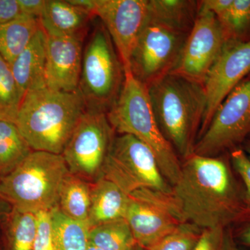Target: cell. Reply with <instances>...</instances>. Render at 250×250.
Segmentation results:
<instances>
[{"label": "cell", "mask_w": 250, "mask_h": 250, "mask_svg": "<svg viewBox=\"0 0 250 250\" xmlns=\"http://www.w3.org/2000/svg\"><path fill=\"white\" fill-rule=\"evenodd\" d=\"M171 197L181 221L202 229L229 227L248 208L229 161L192 154L182 162Z\"/></svg>", "instance_id": "cell-1"}, {"label": "cell", "mask_w": 250, "mask_h": 250, "mask_svg": "<svg viewBox=\"0 0 250 250\" xmlns=\"http://www.w3.org/2000/svg\"><path fill=\"white\" fill-rule=\"evenodd\" d=\"M86 109L80 90L44 87L24 95L15 123L33 150L62 154Z\"/></svg>", "instance_id": "cell-2"}, {"label": "cell", "mask_w": 250, "mask_h": 250, "mask_svg": "<svg viewBox=\"0 0 250 250\" xmlns=\"http://www.w3.org/2000/svg\"><path fill=\"white\" fill-rule=\"evenodd\" d=\"M158 125L178 155L193 154L207 101L203 85L169 73L147 87Z\"/></svg>", "instance_id": "cell-3"}, {"label": "cell", "mask_w": 250, "mask_h": 250, "mask_svg": "<svg viewBox=\"0 0 250 250\" xmlns=\"http://www.w3.org/2000/svg\"><path fill=\"white\" fill-rule=\"evenodd\" d=\"M125 72L121 93L106 113L108 121L116 132L137 138L152 151L163 175L172 187L180 175L182 162L158 125L147 87L131 70Z\"/></svg>", "instance_id": "cell-4"}, {"label": "cell", "mask_w": 250, "mask_h": 250, "mask_svg": "<svg viewBox=\"0 0 250 250\" xmlns=\"http://www.w3.org/2000/svg\"><path fill=\"white\" fill-rule=\"evenodd\" d=\"M68 174L62 154L33 151L17 168L1 177L0 197L22 211H49L58 206Z\"/></svg>", "instance_id": "cell-5"}, {"label": "cell", "mask_w": 250, "mask_h": 250, "mask_svg": "<svg viewBox=\"0 0 250 250\" xmlns=\"http://www.w3.org/2000/svg\"><path fill=\"white\" fill-rule=\"evenodd\" d=\"M125 73L116 47L101 22L83 49L78 89L87 109L107 113L121 93Z\"/></svg>", "instance_id": "cell-6"}, {"label": "cell", "mask_w": 250, "mask_h": 250, "mask_svg": "<svg viewBox=\"0 0 250 250\" xmlns=\"http://www.w3.org/2000/svg\"><path fill=\"white\" fill-rule=\"evenodd\" d=\"M103 178L116 184L128 195L141 189L166 193L172 189L152 151L129 134L116 136L104 166Z\"/></svg>", "instance_id": "cell-7"}, {"label": "cell", "mask_w": 250, "mask_h": 250, "mask_svg": "<svg viewBox=\"0 0 250 250\" xmlns=\"http://www.w3.org/2000/svg\"><path fill=\"white\" fill-rule=\"evenodd\" d=\"M115 138L106 113L86 109L62 153L69 172L90 184L103 178Z\"/></svg>", "instance_id": "cell-8"}, {"label": "cell", "mask_w": 250, "mask_h": 250, "mask_svg": "<svg viewBox=\"0 0 250 250\" xmlns=\"http://www.w3.org/2000/svg\"><path fill=\"white\" fill-rule=\"evenodd\" d=\"M250 136V77L230 93L217 108L197 140L194 154L218 156L239 148Z\"/></svg>", "instance_id": "cell-9"}, {"label": "cell", "mask_w": 250, "mask_h": 250, "mask_svg": "<svg viewBox=\"0 0 250 250\" xmlns=\"http://www.w3.org/2000/svg\"><path fill=\"white\" fill-rule=\"evenodd\" d=\"M188 34L148 20L130 59L133 75L146 86L170 73Z\"/></svg>", "instance_id": "cell-10"}, {"label": "cell", "mask_w": 250, "mask_h": 250, "mask_svg": "<svg viewBox=\"0 0 250 250\" xmlns=\"http://www.w3.org/2000/svg\"><path fill=\"white\" fill-rule=\"evenodd\" d=\"M125 220L138 245L147 249L172 232L181 221L170 192L141 189L130 194Z\"/></svg>", "instance_id": "cell-11"}, {"label": "cell", "mask_w": 250, "mask_h": 250, "mask_svg": "<svg viewBox=\"0 0 250 250\" xmlns=\"http://www.w3.org/2000/svg\"><path fill=\"white\" fill-rule=\"evenodd\" d=\"M228 41L214 15L199 10L178 62L171 73L203 85L206 77Z\"/></svg>", "instance_id": "cell-12"}, {"label": "cell", "mask_w": 250, "mask_h": 250, "mask_svg": "<svg viewBox=\"0 0 250 250\" xmlns=\"http://www.w3.org/2000/svg\"><path fill=\"white\" fill-rule=\"evenodd\" d=\"M94 16L101 20L124 65L130 59L149 17V0H95Z\"/></svg>", "instance_id": "cell-13"}, {"label": "cell", "mask_w": 250, "mask_h": 250, "mask_svg": "<svg viewBox=\"0 0 250 250\" xmlns=\"http://www.w3.org/2000/svg\"><path fill=\"white\" fill-rule=\"evenodd\" d=\"M250 75V41H228L203 83L207 108L198 139L220 104Z\"/></svg>", "instance_id": "cell-14"}, {"label": "cell", "mask_w": 250, "mask_h": 250, "mask_svg": "<svg viewBox=\"0 0 250 250\" xmlns=\"http://www.w3.org/2000/svg\"><path fill=\"white\" fill-rule=\"evenodd\" d=\"M83 41L82 37L47 35L46 87L59 91L78 90L83 60Z\"/></svg>", "instance_id": "cell-15"}, {"label": "cell", "mask_w": 250, "mask_h": 250, "mask_svg": "<svg viewBox=\"0 0 250 250\" xmlns=\"http://www.w3.org/2000/svg\"><path fill=\"white\" fill-rule=\"evenodd\" d=\"M93 16L68 0H47L39 22L47 36L83 38Z\"/></svg>", "instance_id": "cell-16"}, {"label": "cell", "mask_w": 250, "mask_h": 250, "mask_svg": "<svg viewBox=\"0 0 250 250\" xmlns=\"http://www.w3.org/2000/svg\"><path fill=\"white\" fill-rule=\"evenodd\" d=\"M47 35L41 27L26 49L10 64L22 95L46 87Z\"/></svg>", "instance_id": "cell-17"}, {"label": "cell", "mask_w": 250, "mask_h": 250, "mask_svg": "<svg viewBox=\"0 0 250 250\" xmlns=\"http://www.w3.org/2000/svg\"><path fill=\"white\" fill-rule=\"evenodd\" d=\"M129 195L104 178L91 184V199L88 227L125 218Z\"/></svg>", "instance_id": "cell-18"}, {"label": "cell", "mask_w": 250, "mask_h": 250, "mask_svg": "<svg viewBox=\"0 0 250 250\" xmlns=\"http://www.w3.org/2000/svg\"><path fill=\"white\" fill-rule=\"evenodd\" d=\"M198 11L199 1L149 0L148 20L189 34Z\"/></svg>", "instance_id": "cell-19"}, {"label": "cell", "mask_w": 250, "mask_h": 250, "mask_svg": "<svg viewBox=\"0 0 250 250\" xmlns=\"http://www.w3.org/2000/svg\"><path fill=\"white\" fill-rule=\"evenodd\" d=\"M40 28L39 19L22 14L0 24V56L11 64L29 45Z\"/></svg>", "instance_id": "cell-20"}, {"label": "cell", "mask_w": 250, "mask_h": 250, "mask_svg": "<svg viewBox=\"0 0 250 250\" xmlns=\"http://www.w3.org/2000/svg\"><path fill=\"white\" fill-rule=\"evenodd\" d=\"M91 184L69 172L62 182L59 195L58 207L61 211L68 218L87 226L91 199Z\"/></svg>", "instance_id": "cell-21"}, {"label": "cell", "mask_w": 250, "mask_h": 250, "mask_svg": "<svg viewBox=\"0 0 250 250\" xmlns=\"http://www.w3.org/2000/svg\"><path fill=\"white\" fill-rule=\"evenodd\" d=\"M14 122L0 119V177H6L33 152Z\"/></svg>", "instance_id": "cell-22"}, {"label": "cell", "mask_w": 250, "mask_h": 250, "mask_svg": "<svg viewBox=\"0 0 250 250\" xmlns=\"http://www.w3.org/2000/svg\"><path fill=\"white\" fill-rule=\"evenodd\" d=\"M49 213L55 250H87L89 228L86 225L64 215L58 206L49 210Z\"/></svg>", "instance_id": "cell-23"}, {"label": "cell", "mask_w": 250, "mask_h": 250, "mask_svg": "<svg viewBox=\"0 0 250 250\" xmlns=\"http://www.w3.org/2000/svg\"><path fill=\"white\" fill-rule=\"evenodd\" d=\"M4 229L6 250H33L37 230L36 213L13 208L1 225Z\"/></svg>", "instance_id": "cell-24"}, {"label": "cell", "mask_w": 250, "mask_h": 250, "mask_svg": "<svg viewBox=\"0 0 250 250\" xmlns=\"http://www.w3.org/2000/svg\"><path fill=\"white\" fill-rule=\"evenodd\" d=\"M88 240L103 250H128L136 243L125 218L90 228Z\"/></svg>", "instance_id": "cell-25"}, {"label": "cell", "mask_w": 250, "mask_h": 250, "mask_svg": "<svg viewBox=\"0 0 250 250\" xmlns=\"http://www.w3.org/2000/svg\"><path fill=\"white\" fill-rule=\"evenodd\" d=\"M23 98L11 65L0 56V119L15 123Z\"/></svg>", "instance_id": "cell-26"}, {"label": "cell", "mask_w": 250, "mask_h": 250, "mask_svg": "<svg viewBox=\"0 0 250 250\" xmlns=\"http://www.w3.org/2000/svg\"><path fill=\"white\" fill-rule=\"evenodd\" d=\"M218 21L229 41H250V0H233L228 12Z\"/></svg>", "instance_id": "cell-27"}, {"label": "cell", "mask_w": 250, "mask_h": 250, "mask_svg": "<svg viewBox=\"0 0 250 250\" xmlns=\"http://www.w3.org/2000/svg\"><path fill=\"white\" fill-rule=\"evenodd\" d=\"M202 229L182 223L172 232L164 237L147 250H192L200 239Z\"/></svg>", "instance_id": "cell-28"}, {"label": "cell", "mask_w": 250, "mask_h": 250, "mask_svg": "<svg viewBox=\"0 0 250 250\" xmlns=\"http://www.w3.org/2000/svg\"><path fill=\"white\" fill-rule=\"evenodd\" d=\"M235 237L228 227L202 229L201 236L192 250H237Z\"/></svg>", "instance_id": "cell-29"}, {"label": "cell", "mask_w": 250, "mask_h": 250, "mask_svg": "<svg viewBox=\"0 0 250 250\" xmlns=\"http://www.w3.org/2000/svg\"><path fill=\"white\" fill-rule=\"evenodd\" d=\"M36 216L37 230L33 250H55L50 213L41 211L36 213Z\"/></svg>", "instance_id": "cell-30"}, {"label": "cell", "mask_w": 250, "mask_h": 250, "mask_svg": "<svg viewBox=\"0 0 250 250\" xmlns=\"http://www.w3.org/2000/svg\"><path fill=\"white\" fill-rule=\"evenodd\" d=\"M230 161L233 168L241 177L245 185L244 197L250 208V159L242 148H236L230 152Z\"/></svg>", "instance_id": "cell-31"}, {"label": "cell", "mask_w": 250, "mask_h": 250, "mask_svg": "<svg viewBox=\"0 0 250 250\" xmlns=\"http://www.w3.org/2000/svg\"><path fill=\"white\" fill-rule=\"evenodd\" d=\"M233 0H203L199 1V10L207 11L220 20L228 12Z\"/></svg>", "instance_id": "cell-32"}, {"label": "cell", "mask_w": 250, "mask_h": 250, "mask_svg": "<svg viewBox=\"0 0 250 250\" xmlns=\"http://www.w3.org/2000/svg\"><path fill=\"white\" fill-rule=\"evenodd\" d=\"M21 15L18 0H0V24L9 22Z\"/></svg>", "instance_id": "cell-33"}, {"label": "cell", "mask_w": 250, "mask_h": 250, "mask_svg": "<svg viewBox=\"0 0 250 250\" xmlns=\"http://www.w3.org/2000/svg\"><path fill=\"white\" fill-rule=\"evenodd\" d=\"M47 0H18L21 14L40 19Z\"/></svg>", "instance_id": "cell-34"}, {"label": "cell", "mask_w": 250, "mask_h": 250, "mask_svg": "<svg viewBox=\"0 0 250 250\" xmlns=\"http://www.w3.org/2000/svg\"><path fill=\"white\" fill-rule=\"evenodd\" d=\"M13 206L0 197V225L7 220L13 210Z\"/></svg>", "instance_id": "cell-35"}, {"label": "cell", "mask_w": 250, "mask_h": 250, "mask_svg": "<svg viewBox=\"0 0 250 250\" xmlns=\"http://www.w3.org/2000/svg\"><path fill=\"white\" fill-rule=\"evenodd\" d=\"M237 239L243 246L250 248V223L246 228L242 229L238 233Z\"/></svg>", "instance_id": "cell-36"}, {"label": "cell", "mask_w": 250, "mask_h": 250, "mask_svg": "<svg viewBox=\"0 0 250 250\" xmlns=\"http://www.w3.org/2000/svg\"><path fill=\"white\" fill-rule=\"evenodd\" d=\"M243 148L242 149L244 150V152L246 153L247 156L250 159V139H247L243 144L242 145Z\"/></svg>", "instance_id": "cell-37"}, {"label": "cell", "mask_w": 250, "mask_h": 250, "mask_svg": "<svg viewBox=\"0 0 250 250\" xmlns=\"http://www.w3.org/2000/svg\"><path fill=\"white\" fill-rule=\"evenodd\" d=\"M128 250H147V249L143 248V247H141V246H139V245H138L137 243H136V244L134 245V246L131 247V248H130Z\"/></svg>", "instance_id": "cell-38"}, {"label": "cell", "mask_w": 250, "mask_h": 250, "mask_svg": "<svg viewBox=\"0 0 250 250\" xmlns=\"http://www.w3.org/2000/svg\"><path fill=\"white\" fill-rule=\"evenodd\" d=\"M87 250H103L101 249V248H98V247L94 246V245L91 244V243H89L88 244V248H87Z\"/></svg>", "instance_id": "cell-39"}, {"label": "cell", "mask_w": 250, "mask_h": 250, "mask_svg": "<svg viewBox=\"0 0 250 250\" xmlns=\"http://www.w3.org/2000/svg\"><path fill=\"white\" fill-rule=\"evenodd\" d=\"M242 250L238 249V250Z\"/></svg>", "instance_id": "cell-40"}, {"label": "cell", "mask_w": 250, "mask_h": 250, "mask_svg": "<svg viewBox=\"0 0 250 250\" xmlns=\"http://www.w3.org/2000/svg\"><path fill=\"white\" fill-rule=\"evenodd\" d=\"M248 77H250V75H249V76H248Z\"/></svg>", "instance_id": "cell-41"}, {"label": "cell", "mask_w": 250, "mask_h": 250, "mask_svg": "<svg viewBox=\"0 0 250 250\" xmlns=\"http://www.w3.org/2000/svg\"><path fill=\"white\" fill-rule=\"evenodd\" d=\"M0 180H1V177H0Z\"/></svg>", "instance_id": "cell-42"}, {"label": "cell", "mask_w": 250, "mask_h": 250, "mask_svg": "<svg viewBox=\"0 0 250 250\" xmlns=\"http://www.w3.org/2000/svg\"><path fill=\"white\" fill-rule=\"evenodd\" d=\"M249 139H250V137H249Z\"/></svg>", "instance_id": "cell-43"}]
</instances>
